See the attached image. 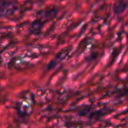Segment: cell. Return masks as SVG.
I'll list each match as a JSON object with an SVG mask.
<instances>
[{"label":"cell","instance_id":"6da1fadb","mask_svg":"<svg viewBox=\"0 0 128 128\" xmlns=\"http://www.w3.org/2000/svg\"><path fill=\"white\" fill-rule=\"evenodd\" d=\"M128 8V0H116L113 6V10L116 15L124 13Z\"/></svg>","mask_w":128,"mask_h":128},{"label":"cell","instance_id":"7a4b0ae2","mask_svg":"<svg viewBox=\"0 0 128 128\" xmlns=\"http://www.w3.org/2000/svg\"><path fill=\"white\" fill-rule=\"evenodd\" d=\"M0 5H1L2 9H0V14H7L10 13L9 12V10H15V4L12 3V2H1L0 3Z\"/></svg>","mask_w":128,"mask_h":128}]
</instances>
